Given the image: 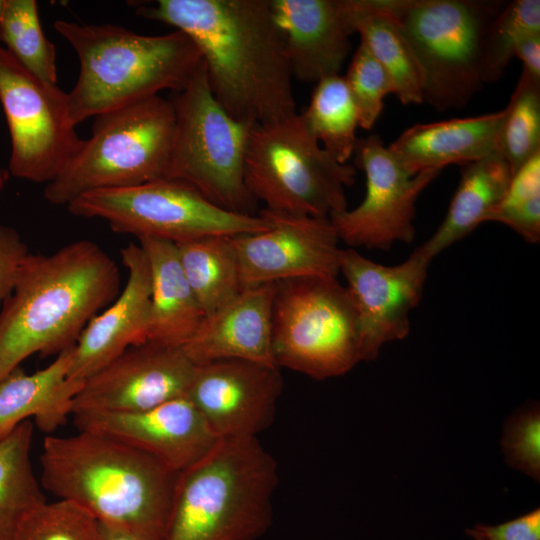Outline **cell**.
Here are the masks:
<instances>
[{"label": "cell", "instance_id": "1", "mask_svg": "<svg viewBox=\"0 0 540 540\" xmlns=\"http://www.w3.org/2000/svg\"><path fill=\"white\" fill-rule=\"evenodd\" d=\"M136 13L194 42L214 98L234 119L264 125L296 114L271 0H157L138 4Z\"/></svg>", "mask_w": 540, "mask_h": 540}, {"label": "cell", "instance_id": "2", "mask_svg": "<svg viewBox=\"0 0 540 540\" xmlns=\"http://www.w3.org/2000/svg\"><path fill=\"white\" fill-rule=\"evenodd\" d=\"M119 293V268L93 241L29 253L0 310V380L33 354L58 355L74 346Z\"/></svg>", "mask_w": 540, "mask_h": 540}, {"label": "cell", "instance_id": "3", "mask_svg": "<svg viewBox=\"0 0 540 540\" xmlns=\"http://www.w3.org/2000/svg\"><path fill=\"white\" fill-rule=\"evenodd\" d=\"M42 488L80 505L103 525L164 540L179 473L111 437L78 431L47 435L40 455Z\"/></svg>", "mask_w": 540, "mask_h": 540}, {"label": "cell", "instance_id": "4", "mask_svg": "<svg viewBox=\"0 0 540 540\" xmlns=\"http://www.w3.org/2000/svg\"><path fill=\"white\" fill-rule=\"evenodd\" d=\"M54 28L80 62L79 77L67 93L75 126L163 90L181 91L202 62L194 42L179 30L150 36L117 25L67 20L55 21Z\"/></svg>", "mask_w": 540, "mask_h": 540}, {"label": "cell", "instance_id": "5", "mask_svg": "<svg viewBox=\"0 0 540 540\" xmlns=\"http://www.w3.org/2000/svg\"><path fill=\"white\" fill-rule=\"evenodd\" d=\"M278 482L257 437L219 439L179 473L164 540H258L272 523Z\"/></svg>", "mask_w": 540, "mask_h": 540}, {"label": "cell", "instance_id": "6", "mask_svg": "<svg viewBox=\"0 0 540 540\" xmlns=\"http://www.w3.org/2000/svg\"><path fill=\"white\" fill-rule=\"evenodd\" d=\"M174 129L173 106L160 95L94 117L91 136L46 184L44 199L67 206L90 191L165 178Z\"/></svg>", "mask_w": 540, "mask_h": 540}, {"label": "cell", "instance_id": "7", "mask_svg": "<svg viewBox=\"0 0 540 540\" xmlns=\"http://www.w3.org/2000/svg\"><path fill=\"white\" fill-rule=\"evenodd\" d=\"M244 172L264 208L318 218L347 209L345 189L356 179V167L334 160L297 113L252 127Z\"/></svg>", "mask_w": 540, "mask_h": 540}, {"label": "cell", "instance_id": "8", "mask_svg": "<svg viewBox=\"0 0 540 540\" xmlns=\"http://www.w3.org/2000/svg\"><path fill=\"white\" fill-rule=\"evenodd\" d=\"M499 0H392L389 13L422 66L423 102L439 112L465 107L484 84L488 29Z\"/></svg>", "mask_w": 540, "mask_h": 540}, {"label": "cell", "instance_id": "9", "mask_svg": "<svg viewBox=\"0 0 540 540\" xmlns=\"http://www.w3.org/2000/svg\"><path fill=\"white\" fill-rule=\"evenodd\" d=\"M175 114L165 178L184 182L226 211L256 215L245 183V153L253 124L231 117L214 98L203 61L188 85L169 98Z\"/></svg>", "mask_w": 540, "mask_h": 540}, {"label": "cell", "instance_id": "10", "mask_svg": "<svg viewBox=\"0 0 540 540\" xmlns=\"http://www.w3.org/2000/svg\"><path fill=\"white\" fill-rule=\"evenodd\" d=\"M272 352L278 368L316 380L344 375L361 361L357 313L337 277L275 283Z\"/></svg>", "mask_w": 540, "mask_h": 540}, {"label": "cell", "instance_id": "11", "mask_svg": "<svg viewBox=\"0 0 540 540\" xmlns=\"http://www.w3.org/2000/svg\"><path fill=\"white\" fill-rule=\"evenodd\" d=\"M67 208L75 216L105 220L115 232L175 244L208 236L257 233L271 226L258 213L226 211L190 185L169 178L90 191L71 201Z\"/></svg>", "mask_w": 540, "mask_h": 540}, {"label": "cell", "instance_id": "12", "mask_svg": "<svg viewBox=\"0 0 540 540\" xmlns=\"http://www.w3.org/2000/svg\"><path fill=\"white\" fill-rule=\"evenodd\" d=\"M0 103L11 140L10 173L48 184L83 142L69 117L67 93L32 75L0 44Z\"/></svg>", "mask_w": 540, "mask_h": 540}, {"label": "cell", "instance_id": "13", "mask_svg": "<svg viewBox=\"0 0 540 540\" xmlns=\"http://www.w3.org/2000/svg\"><path fill=\"white\" fill-rule=\"evenodd\" d=\"M353 158L365 173L366 193L357 207L329 216L339 240L354 249L388 250L397 242L411 243L416 200L441 170L410 174L378 134L358 138Z\"/></svg>", "mask_w": 540, "mask_h": 540}, {"label": "cell", "instance_id": "14", "mask_svg": "<svg viewBox=\"0 0 540 540\" xmlns=\"http://www.w3.org/2000/svg\"><path fill=\"white\" fill-rule=\"evenodd\" d=\"M431 260L421 247L394 266L354 248L341 250L339 273L357 313L361 361L377 358L384 344L409 334L410 313L422 298Z\"/></svg>", "mask_w": 540, "mask_h": 540}, {"label": "cell", "instance_id": "15", "mask_svg": "<svg viewBox=\"0 0 540 540\" xmlns=\"http://www.w3.org/2000/svg\"><path fill=\"white\" fill-rule=\"evenodd\" d=\"M269 229L233 236L242 289L282 280L337 277L340 240L329 218L262 208Z\"/></svg>", "mask_w": 540, "mask_h": 540}, {"label": "cell", "instance_id": "16", "mask_svg": "<svg viewBox=\"0 0 540 540\" xmlns=\"http://www.w3.org/2000/svg\"><path fill=\"white\" fill-rule=\"evenodd\" d=\"M195 366L183 348L133 345L84 380L72 414L137 412L186 396Z\"/></svg>", "mask_w": 540, "mask_h": 540}, {"label": "cell", "instance_id": "17", "mask_svg": "<svg viewBox=\"0 0 540 540\" xmlns=\"http://www.w3.org/2000/svg\"><path fill=\"white\" fill-rule=\"evenodd\" d=\"M279 369L244 360L198 364L186 397L218 439L257 437L275 417L283 388Z\"/></svg>", "mask_w": 540, "mask_h": 540}, {"label": "cell", "instance_id": "18", "mask_svg": "<svg viewBox=\"0 0 540 540\" xmlns=\"http://www.w3.org/2000/svg\"><path fill=\"white\" fill-rule=\"evenodd\" d=\"M71 416L78 431L124 442L177 473L202 459L219 440L186 396L143 411L78 412Z\"/></svg>", "mask_w": 540, "mask_h": 540}, {"label": "cell", "instance_id": "19", "mask_svg": "<svg viewBox=\"0 0 540 540\" xmlns=\"http://www.w3.org/2000/svg\"><path fill=\"white\" fill-rule=\"evenodd\" d=\"M292 76L306 83L339 74L363 0H271Z\"/></svg>", "mask_w": 540, "mask_h": 540}, {"label": "cell", "instance_id": "20", "mask_svg": "<svg viewBox=\"0 0 540 540\" xmlns=\"http://www.w3.org/2000/svg\"><path fill=\"white\" fill-rule=\"evenodd\" d=\"M128 272L124 289L94 316L74 345L68 377L84 381L133 345L146 342L151 304V272L141 245L121 250Z\"/></svg>", "mask_w": 540, "mask_h": 540}, {"label": "cell", "instance_id": "21", "mask_svg": "<svg viewBox=\"0 0 540 540\" xmlns=\"http://www.w3.org/2000/svg\"><path fill=\"white\" fill-rule=\"evenodd\" d=\"M275 283L243 289L227 305L204 317L183 347L195 365L216 360H244L276 366L272 352Z\"/></svg>", "mask_w": 540, "mask_h": 540}, {"label": "cell", "instance_id": "22", "mask_svg": "<svg viewBox=\"0 0 540 540\" xmlns=\"http://www.w3.org/2000/svg\"><path fill=\"white\" fill-rule=\"evenodd\" d=\"M506 109L468 118H455L406 129L387 148L410 174L463 165L496 153Z\"/></svg>", "mask_w": 540, "mask_h": 540}, {"label": "cell", "instance_id": "23", "mask_svg": "<svg viewBox=\"0 0 540 540\" xmlns=\"http://www.w3.org/2000/svg\"><path fill=\"white\" fill-rule=\"evenodd\" d=\"M73 350L74 346L62 351L32 374L17 367L0 380V438L30 418L48 435L65 424L84 383L68 377Z\"/></svg>", "mask_w": 540, "mask_h": 540}, {"label": "cell", "instance_id": "24", "mask_svg": "<svg viewBox=\"0 0 540 540\" xmlns=\"http://www.w3.org/2000/svg\"><path fill=\"white\" fill-rule=\"evenodd\" d=\"M151 272V304L146 341L183 348L193 337L204 313L179 262L175 243L140 238Z\"/></svg>", "mask_w": 540, "mask_h": 540}, {"label": "cell", "instance_id": "25", "mask_svg": "<svg viewBox=\"0 0 540 540\" xmlns=\"http://www.w3.org/2000/svg\"><path fill=\"white\" fill-rule=\"evenodd\" d=\"M461 166V178L447 214L421 249L433 259L453 243L465 238L502 201L512 171L497 153Z\"/></svg>", "mask_w": 540, "mask_h": 540}, {"label": "cell", "instance_id": "26", "mask_svg": "<svg viewBox=\"0 0 540 540\" xmlns=\"http://www.w3.org/2000/svg\"><path fill=\"white\" fill-rule=\"evenodd\" d=\"M392 0H363L356 33L384 68L403 105L423 103L422 66L406 36L391 17Z\"/></svg>", "mask_w": 540, "mask_h": 540}, {"label": "cell", "instance_id": "27", "mask_svg": "<svg viewBox=\"0 0 540 540\" xmlns=\"http://www.w3.org/2000/svg\"><path fill=\"white\" fill-rule=\"evenodd\" d=\"M232 237L216 235L175 244L183 273L205 317L243 290Z\"/></svg>", "mask_w": 540, "mask_h": 540}, {"label": "cell", "instance_id": "28", "mask_svg": "<svg viewBox=\"0 0 540 540\" xmlns=\"http://www.w3.org/2000/svg\"><path fill=\"white\" fill-rule=\"evenodd\" d=\"M33 423L0 438V540H14L23 519L46 498L31 462Z\"/></svg>", "mask_w": 540, "mask_h": 540}, {"label": "cell", "instance_id": "29", "mask_svg": "<svg viewBox=\"0 0 540 540\" xmlns=\"http://www.w3.org/2000/svg\"><path fill=\"white\" fill-rule=\"evenodd\" d=\"M301 116L322 148L337 162L348 163L358 141L359 122L344 76L319 80Z\"/></svg>", "mask_w": 540, "mask_h": 540}, {"label": "cell", "instance_id": "30", "mask_svg": "<svg viewBox=\"0 0 540 540\" xmlns=\"http://www.w3.org/2000/svg\"><path fill=\"white\" fill-rule=\"evenodd\" d=\"M28 72L57 84L56 49L45 36L34 0H4L0 17V44Z\"/></svg>", "mask_w": 540, "mask_h": 540}, {"label": "cell", "instance_id": "31", "mask_svg": "<svg viewBox=\"0 0 540 540\" xmlns=\"http://www.w3.org/2000/svg\"><path fill=\"white\" fill-rule=\"evenodd\" d=\"M499 134L496 153L514 174L540 153V80L522 69Z\"/></svg>", "mask_w": 540, "mask_h": 540}, {"label": "cell", "instance_id": "32", "mask_svg": "<svg viewBox=\"0 0 540 540\" xmlns=\"http://www.w3.org/2000/svg\"><path fill=\"white\" fill-rule=\"evenodd\" d=\"M540 32V1L507 2L486 34L482 77L484 83L498 81L514 57V48L525 34Z\"/></svg>", "mask_w": 540, "mask_h": 540}, {"label": "cell", "instance_id": "33", "mask_svg": "<svg viewBox=\"0 0 540 540\" xmlns=\"http://www.w3.org/2000/svg\"><path fill=\"white\" fill-rule=\"evenodd\" d=\"M14 540H105L103 524L68 500L40 504L21 522Z\"/></svg>", "mask_w": 540, "mask_h": 540}, {"label": "cell", "instance_id": "34", "mask_svg": "<svg viewBox=\"0 0 540 540\" xmlns=\"http://www.w3.org/2000/svg\"><path fill=\"white\" fill-rule=\"evenodd\" d=\"M344 79L357 110L359 127L370 130L383 110L385 96L394 94L388 74L360 42Z\"/></svg>", "mask_w": 540, "mask_h": 540}, {"label": "cell", "instance_id": "35", "mask_svg": "<svg viewBox=\"0 0 540 540\" xmlns=\"http://www.w3.org/2000/svg\"><path fill=\"white\" fill-rule=\"evenodd\" d=\"M540 415L539 408L529 406L506 422L502 448L512 467L539 480L540 473Z\"/></svg>", "mask_w": 540, "mask_h": 540}, {"label": "cell", "instance_id": "36", "mask_svg": "<svg viewBox=\"0 0 540 540\" xmlns=\"http://www.w3.org/2000/svg\"><path fill=\"white\" fill-rule=\"evenodd\" d=\"M28 246L12 227L0 222V305L11 294Z\"/></svg>", "mask_w": 540, "mask_h": 540}, {"label": "cell", "instance_id": "37", "mask_svg": "<svg viewBox=\"0 0 540 540\" xmlns=\"http://www.w3.org/2000/svg\"><path fill=\"white\" fill-rule=\"evenodd\" d=\"M538 196H540V153L531 157L512 175L502 201L492 212L516 208Z\"/></svg>", "mask_w": 540, "mask_h": 540}, {"label": "cell", "instance_id": "38", "mask_svg": "<svg viewBox=\"0 0 540 540\" xmlns=\"http://www.w3.org/2000/svg\"><path fill=\"white\" fill-rule=\"evenodd\" d=\"M466 532L485 540H540V510L535 509L499 525H476Z\"/></svg>", "mask_w": 540, "mask_h": 540}, {"label": "cell", "instance_id": "39", "mask_svg": "<svg viewBox=\"0 0 540 540\" xmlns=\"http://www.w3.org/2000/svg\"><path fill=\"white\" fill-rule=\"evenodd\" d=\"M487 221L500 222L517 232L529 243L540 240V196L505 211L492 212Z\"/></svg>", "mask_w": 540, "mask_h": 540}, {"label": "cell", "instance_id": "40", "mask_svg": "<svg viewBox=\"0 0 540 540\" xmlns=\"http://www.w3.org/2000/svg\"><path fill=\"white\" fill-rule=\"evenodd\" d=\"M514 57L523 62V69L540 80V32L523 35L515 45Z\"/></svg>", "mask_w": 540, "mask_h": 540}, {"label": "cell", "instance_id": "41", "mask_svg": "<svg viewBox=\"0 0 540 540\" xmlns=\"http://www.w3.org/2000/svg\"><path fill=\"white\" fill-rule=\"evenodd\" d=\"M105 540H151L119 528L103 525Z\"/></svg>", "mask_w": 540, "mask_h": 540}, {"label": "cell", "instance_id": "42", "mask_svg": "<svg viewBox=\"0 0 540 540\" xmlns=\"http://www.w3.org/2000/svg\"><path fill=\"white\" fill-rule=\"evenodd\" d=\"M469 536L473 537L475 540H485L483 539L482 537L476 535V534H473V533H469V532H466Z\"/></svg>", "mask_w": 540, "mask_h": 540}, {"label": "cell", "instance_id": "43", "mask_svg": "<svg viewBox=\"0 0 540 540\" xmlns=\"http://www.w3.org/2000/svg\"><path fill=\"white\" fill-rule=\"evenodd\" d=\"M3 4H4V0H0V17H1V12H2V8H3Z\"/></svg>", "mask_w": 540, "mask_h": 540}]
</instances>
